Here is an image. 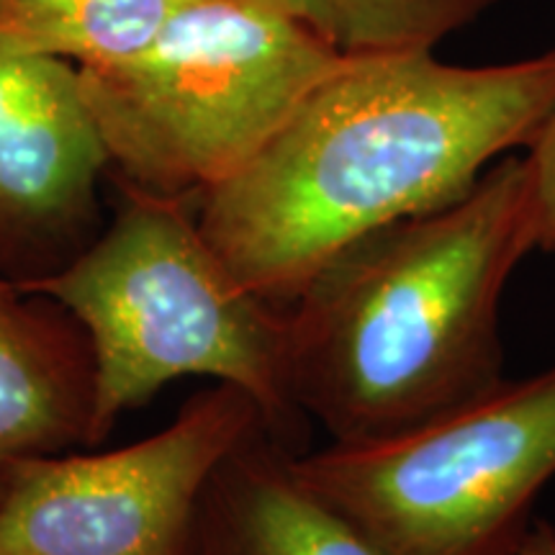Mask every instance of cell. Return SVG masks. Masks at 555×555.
Instances as JSON below:
<instances>
[{
  "label": "cell",
  "mask_w": 555,
  "mask_h": 555,
  "mask_svg": "<svg viewBox=\"0 0 555 555\" xmlns=\"http://www.w3.org/2000/svg\"><path fill=\"white\" fill-rule=\"evenodd\" d=\"M538 249L525 159L455 204L373 229L286 309V393L337 446L406 433L504 380L499 307Z\"/></svg>",
  "instance_id": "2"
},
{
  "label": "cell",
  "mask_w": 555,
  "mask_h": 555,
  "mask_svg": "<svg viewBox=\"0 0 555 555\" xmlns=\"http://www.w3.org/2000/svg\"><path fill=\"white\" fill-rule=\"evenodd\" d=\"M124 189L99 240L62 273L24 291L86 327L95 360L90 446L180 378H214L258 401L270 435L294 437L286 311L242 286L198 227L196 201ZM291 448V446H288Z\"/></svg>",
  "instance_id": "3"
},
{
  "label": "cell",
  "mask_w": 555,
  "mask_h": 555,
  "mask_svg": "<svg viewBox=\"0 0 555 555\" xmlns=\"http://www.w3.org/2000/svg\"><path fill=\"white\" fill-rule=\"evenodd\" d=\"M3 489H5V486H3V478H0V499H3Z\"/></svg>",
  "instance_id": "14"
},
{
  "label": "cell",
  "mask_w": 555,
  "mask_h": 555,
  "mask_svg": "<svg viewBox=\"0 0 555 555\" xmlns=\"http://www.w3.org/2000/svg\"><path fill=\"white\" fill-rule=\"evenodd\" d=\"M525 172L535 219L538 249L555 255V108L527 147Z\"/></svg>",
  "instance_id": "12"
},
{
  "label": "cell",
  "mask_w": 555,
  "mask_h": 555,
  "mask_svg": "<svg viewBox=\"0 0 555 555\" xmlns=\"http://www.w3.org/2000/svg\"><path fill=\"white\" fill-rule=\"evenodd\" d=\"M189 0H0V44L73 62L121 65L144 52Z\"/></svg>",
  "instance_id": "10"
},
{
  "label": "cell",
  "mask_w": 555,
  "mask_h": 555,
  "mask_svg": "<svg viewBox=\"0 0 555 555\" xmlns=\"http://www.w3.org/2000/svg\"><path fill=\"white\" fill-rule=\"evenodd\" d=\"M296 21L339 54L435 50L496 0H249Z\"/></svg>",
  "instance_id": "11"
},
{
  "label": "cell",
  "mask_w": 555,
  "mask_h": 555,
  "mask_svg": "<svg viewBox=\"0 0 555 555\" xmlns=\"http://www.w3.org/2000/svg\"><path fill=\"white\" fill-rule=\"evenodd\" d=\"M106 172L80 69L0 44V278L26 288L73 266L106 227Z\"/></svg>",
  "instance_id": "7"
},
{
  "label": "cell",
  "mask_w": 555,
  "mask_h": 555,
  "mask_svg": "<svg viewBox=\"0 0 555 555\" xmlns=\"http://www.w3.org/2000/svg\"><path fill=\"white\" fill-rule=\"evenodd\" d=\"M191 555H380L294 468V450L258 427L201 496Z\"/></svg>",
  "instance_id": "9"
},
{
  "label": "cell",
  "mask_w": 555,
  "mask_h": 555,
  "mask_svg": "<svg viewBox=\"0 0 555 555\" xmlns=\"http://www.w3.org/2000/svg\"><path fill=\"white\" fill-rule=\"evenodd\" d=\"M553 108L555 50L483 67L433 50L345 54L198 198V227L242 286L286 311L350 242L466 196Z\"/></svg>",
  "instance_id": "1"
},
{
  "label": "cell",
  "mask_w": 555,
  "mask_h": 555,
  "mask_svg": "<svg viewBox=\"0 0 555 555\" xmlns=\"http://www.w3.org/2000/svg\"><path fill=\"white\" fill-rule=\"evenodd\" d=\"M95 360L82 324L50 296L0 278V474L90 448Z\"/></svg>",
  "instance_id": "8"
},
{
  "label": "cell",
  "mask_w": 555,
  "mask_h": 555,
  "mask_svg": "<svg viewBox=\"0 0 555 555\" xmlns=\"http://www.w3.org/2000/svg\"><path fill=\"white\" fill-rule=\"evenodd\" d=\"M517 555H555V525L535 519Z\"/></svg>",
  "instance_id": "13"
},
{
  "label": "cell",
  "mask_w": 555,
  "mask_h": 555,
  "mask_svg": "<svg viewBox=\"0 0 555 555\" xmlns=\"http://www.w3.org/2000/svg\"><path fill=\"white\" fill-rule=\"evenodd\" d=\"M343 57L249 0H189L137 57L78 69L119 183L198 204Z\"/></svg>",
  "instance_id": "4"
},
{
  "label": "cell",
  "mask_w": 555,
  "mask_h": 555,
  "mask_svg": "<svg viewBox=\"0 0 555 555\" xmlns=\"http://www.w3.org/2000/svg\"><path fill=\"white\" fill-rule=\"evenodd\" d=\"M258 427V401L214 384L131 446L13 463L0 474V555H191L208 478Z\"/></svg>",
  "instance_id": "6"
},
{
  "label": "cell",
  "mask_w": 555,
  "mask_h": 555,
  "mask_svg": "<svg viewBox=\"0 0 555 555\" xmlns=\"http://www.w3.org/2000/svg\"><path fill=\"white\" fill-rule=\"evenodd\" d=\"M294 468L380 555H517L555 478V365Z\"/></svg>",
  "instance_id": "5"
}]
</instances>
